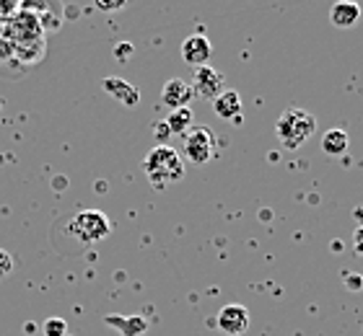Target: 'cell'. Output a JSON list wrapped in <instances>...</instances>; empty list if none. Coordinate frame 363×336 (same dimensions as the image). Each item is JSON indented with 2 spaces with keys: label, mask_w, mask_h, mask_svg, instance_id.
Returning a JSON list of instances; mask_svg holds the SVG:
<instances>
[{
  "label": "cell",
  "mask_w": 363,
  "mask_h": 336,
  "mask_svg": "<svg viewBox=\"0 0 363 336\" xmlns=\"http://www.w3.org/2000/svg\"><path fill=\"white\" fill-rule=\"evenodd\" d=\"M128 3H96L99 11H104V13H112V11H120V8H125Z\"/></svg>",
  "instance_id": "cell-18"
},
{
  "label": "cell",
  "mask_w": 363,
  "mask_h": 336,
  "mask_svg": "<svg viewBox=\"0 0 363 336\" xmlns=\"http://www.w3.org/2000/svg\"><path fill=\"white\" fill-rule=\"evenodd\" d=\"M11 272H13V259H11V254H8V251H3V248H0V279H3V277H8Z\"/></svg>",
  "instance_id": "cell-17"
},
{
  "label": "cell",
  "mask_w": 363,
  "mask_h": 336,
  "mask_svg": "<svg viewBox=\"0 0 363 336\" xmlns=\"http://www.w3.org/2000/svg\"><path fill=\"white\" fill-rule=\"evenodd\" d=\"M353 248H356L358 254H363V225L356 228V233H353Z\"/></svg>",
  "instance_id": "cell-19"
},
{
  "label": "cell",
  "mask_w": 363,
  "mask_h": 336,
  "mask_svg": "<svg viewBox=\"0 0 363 336\" xmlns=\"http://www.w3.org/2000/svg\"><path fill=\"white\" fill-rule=\"evenodd\" d=\"M218 329L228 336H242L250 329V311L242 303H228L220 308L218 313Z\"/></svg>",
  "instance_id": "cell-6"
},
{
  "label": "cell",
  "mask_w": 363,
  "mask_h": 336,
  "mask_svg": "<svg viewBox=\"0 0 363 336\" xmlns=\"http://www.w3.org/2000/svg\"><path fill=\"white\" fill-rule=\"evenodd\" d=\"M211 57H213V45L205 34H189L182 42V60L187 62V65H192V70L208 65Z\"/></svg>",
  "instance_id": "cell-7"
},
{
  "label": "cell",
  "mask_w": 363,
  "mask_h": 336,
  "mask_svg": "<svg viewBox=\"0 0 363 336\" xmlns=\"http://www.w3.org/2000/svg\"><path fill=\"white\" fill-rule=\"evenodd\" d=\"M182 153L189 163L205 166L211 163L213 153H216V134L205 124H192L189 132L184 134V145H182Z\"/></svg>",
  "instance_id": "cell-4"
},
{
  "label": "cell",
  "mask_w": 363,
  "mask_h": 336,
  "mask_svg": "<svg viewBox=\"0 0 363 336\" xmlns=\"http://www.w3.org/2000/svg\"><path fill=\"white\" fill-rule=\"evenodd\" d=\"M104 323L122 336H143L148 331V321L143 315H106Z\"/></svg>",
  "instance_id": "cell-10"
},
{
  "label": "cell",
  "mask_w": 363,
  "mask_h": 336,
  "mask_svg": "<svg viewBox=\"0 0 363 336\" xmlns=\"http://www.w3.org/2000/svg\"><path fill=\"white\" fill-rule=\"evenodd\" d=\"M68 233L81 243H99L112 233V223L99 209H81L68 223Z\"/></svg>",
  "instance_id": "cell-3"
},
{
  "label": "cell",
  "mask_w": 363,
  "mask_h": 336,
  "mask_svg": "<svg viewBox=\"0 0 363 336\" xmlns=\"http://www.w3.org/2000/svg\"><path fill=\"white\" fill-rule=\"evenodd\" d=\"M164 122H167V127L172 129V134H187L189 127L195 124V114H192L189 106H184V109H174Z\"/></svg>",
  "instance_id": "cell-14"
},
{
  "label": "cell",
  "mask_w": 363,
  "mask_h": 336,
  "mask_svg": "<svg viewBox=\"0 0 363 336\" xmlns=\"http://www.w3.org/2000/svg\"><path fill=\"white\" fill-rule=\"evenodd\" d=\"M143 171L153 189H167L184 176V161L169 145H153L143 161Z\"/></svg>",
  "instance_id": "cell-1"
},
{
  "label": "cell",
  "mask_w": 363,
  "mask_h": 336,
  "mask_svg": "<svg viewBox=\"0 0 363 336\" xmlns=\"http://www.w3.org/2000/svg\"><path fill=\"white\" fill-rule=\"evenodd\" d=\"M42 331H45V336H68V323H65V318H47Z\"/></svg>",
  "instance_id": "cell-15"
},
{
  "label": "cell",
  "mask_w": 363,
  "mask_h": 336,
  "mask_svg": "<svg viewBox=\"0 0 363 336\" xmlns=\"http://www.w3.org/2000/svg\"><path fill=\"white\" fill-rule=\"evenodd\" d=\"M153 134H156V140H159V145H167V140L172 137V129L167 127V122H156L153 124Z\"/></svg>",
  "instance_id": "cell-16"
},
{
  "label": "cell",
  "mask_w": 363,
  "mask_h": 336,
  "mask_svg": "<svg viewBox=\"0 0 363 336\" xmlns=\"http://www.w3.org/2000/svg\"><path fill=\"white\" fill-rule=\"evenodd\" d=\"M68 336H70V334H68Z\"/></svg>",
  "instance_id": "cell-21"
},
{
  "label": "cell",
  "mask_w": 363,
  "mask_h": 336,
  "mask_svg": "<svg viewBox=\"0 0 363 336\" xmlns=\"http://www.w3.org/2000/svg\"><path fill=\"white\" fill-rule=\"evenodd\" d=\"M104 91L128 109H135L140 104V91L133 83L122 81V78H104Z\"/></svg>",
  "instance_id": "cell-9"
},
{
  "label": "cell",
  "mask_w": 363,
  "mask_h": 336,
  "mask_svg": "<svg viewBox=\"0 0 363 336\" xmlns=\"http://www.w3.org/2000/svg\"><path fill=\"white\" fill-rule=\"evenodd\" d=\"M223 73H218L216 67L211 65H203V67H195L192 70V93L200 98H205V101H213L216 96H220L223 93Z\"/></svg>",
  "instance_id": "cell-5"
},
{
  "label": "cell",
  "mask_w": 363,
  "mask_h": 336,
  "mask_svg": "<svg viewBox=\"0 0 363 336\" xmlns=\"http://www.w3.org/2000/svg\"><path fill=\"white\" fill-rule=\"evenodd\" d=\"M330 21L337 29H350L361 21V6L358 3H350V0H342V3H335L333 11H330Z\"/></svg>",
  "instance_id": "cell-11"
},
{
  "label": "cell",
  "mask_w": 363,
  "mask_h": 336,
  "mask_svg": "<svg viewBox=\"0 0 363 336\" xmlns=\"http://www.w3.org/2000/svg\"><path fill=\"white\" fill-rule=\"evenodd\" d=\"M350 145V137L345 129H327L325 137H322V150H325L327 156H342Z\"/></svg>",
  "instance_id": "cell-13"
},
{
  "label": "cell",
  "mask_w": 363,
  "mask_h": 336,
  "mask_svg": "<svg viewBox=\"0 0 363 336\" xmlns=\"http://www.w3.org/2000/svg\"><path fill=\"white\" fill-rule=\"evenodd\" d=\"M314 132H317V117L298 106H288L275 122V137L286 150H298Z\"/></svg>",
  "instance_id": "cell-2"
},
{
  "label": "cell",
  "mask_w": 363,
  "mask_h": 336,
  "mask_svg": "<svg viewBox=\"0 0 363 336\" xmlns=\"http://www.w3.org/2000/svg\"><path fill=\"white\" fill-rule=\"evenodd\" d=\"M130 52H133V47H130V45H120V47H117V57H120V60H125Z\"/></svg>",
  "instance_id": "cell-20"
},
{
  "label": "cell",
  "mask_w": 363,
  "mask_h": 336,
  "mask_svg": "<svg viewBox=\"0 0 363 336\" xmlns=\"http://www.w3.org/2000/svg\"><path fill=\"white\" fill-rule=\"evenodd\" d=\"M213 112L218 114L220 120H236L242 114V96L236 91H223L220 96L213 98Z\"/></svg>",
  "instance_id": "cell-12"
},
{
  "label": "cell",
  "mask_w": 363,
  "mask_h": 336,
  "mask_svg": "<svg viewBox=\"0 0 363 336\" xmlns=\"http://www.w3.org/2000/svg\"><path fill=\"white\" fill-rule=\"evenodd\" d=\"M195 98L192 93V86L187 81H182V78H172V81L164 83V88H161V101L174 112V109H184Z\"/></svg>",
  "instance_id": "cell-8"
}]
</instances>
